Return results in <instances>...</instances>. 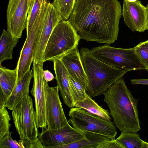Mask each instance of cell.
Returning <instances> with one entry per match:
<instances>
[{
  "label": "cell",
  "mask_w": 148,
  "mask_h": 148,
  "mask_svg": "<svg viewBox=\"0 0 148 148\" xmlns=\"http://www.w3.org/2000/svg\"><path fill=\"white\" fill-rule=\"evenodd\" d=\"M122 10L118 0H76L69 20L81 39L110 45L117 40Z\"/></svg>",
  "instance_id": "obj_1"
},
{
  "label": "cell",
  "mask_w": 148,
  "mask_h": 148,
  "mask_svg": "<svg viewBox=\"0 0 148 148\" xmlns=\"http://www.w3.org/2000/svg\"><path fill=\"white\" fill-rule=\"evenodd\" d=\"M103 95L114 123L121 132L140 130L138 100L133 96L123 77L110 86Z\"/></svg>",
  "instance_id": "obj_2"
},
{
  "label": "cell",
  "mask_w": 148,
  "mask_h": 148,
  "mask_svg": "<svg viewBox=\"0 0 148 148\" xmlns=\"http://www.w3.org/2000/svg\"><path fill=\"white\" fill-rule=\"evenodd\" d=\"M80 54L88 81L86 94L91 97L103 95L110 86L127 72L110 66L97 59L87 48H81Z\"/></svg>",
  "instance_id": "obj_3"
},
{
  "label": "cell",
  "mask_w": 148,
  "mask_h": 148,
  "mask_svg": "<svg viewBox=\"0 0 148 148\" xmlns=\"http://www.w3.org/2000/svg\"><path fill=\"white\" fill-rule=\"evenodd\" d=\"M12 110V116L25 148H44L38 138L36 115L31 97L27 95Z\"/></svg>",
  "instance_id": "obj_4"
},
{
  "label": "cell",
  "mask_w": 148,
  "mask_h": 148,
  "mask_svg": "<svg viewBox=\"0 0 148 148\" xmlns=\"http://www.w3.org/2000/svg\"><path fill=\"white\" fill-rule=\"evenodd\" d=\"M80 39L69 20L61 21L55 27L48 41L44 52L45 62L59 60L78 47Z\"/></svg>",
  "instance_id": "obj_5"
},
{
  "label": "cell",
  "mask_w": 148,
  "mask_h": 148,
  "mask_svg": "<svg viewBox=\"0 0 148 148\" xmlns=\"http://www.w3.org/2000/svg\"><path fill=\"white\" fill-rule=\"evenodd\" d=\"M95 58L112 67L126 70H146L136 54L134 47L117 48L105 44L90 50Z\"/></svg>",
  "instance_id": "obj_6"
},
{
  "label": "cell",
  "mask_w": 148,
  "mask_h": 148,
  "mask_svg": "<svg viewBox=\"0 0 148 148\" xmlns=\"http://www.w3.org/2000/svg\"><path fill=\"white\" fill-rule=\"evenodd\" d=\"M68 123L74 128L84 132H89L115 139L117 129L114 122L105 120L85 110L74 107L69 112Z\"/></svg>",
  "instance_id": "obj_7"
},
{
  "label": "cell",
  "mask_w": 148,
  "mask_h": 148,
  "mask_svg": "<svg viewBox=\"0 0 148 148\" xmlns=\"http://www.w3.org/2000/svg\"><path fill=\"white\" fill-rule=\"evenodd\" d=\"M48 3L47 0H43L39 14L27 35L16 67L18 70L17 80L30 70L31 65L33 62L36 41L45 19Z\"/></svg>",
  "instance_id": "obj_8"
},
{
  "label": "cell",
  "mask_w": 148,
  "mask_h": 148,
  "mask_svg": "<svg viewBox=\"0 0 148 148\" xmlns=\"http://www.w3.org/2000/svg\"><path fill=\"white\" fill-rule=\"evenodd\" d=\"M43 62L33 64V84L30 91L35 100V112L38 127H47L46 120V103L49 87L43 75Z\"/></svg>",
  "instance_id": "obj_9"
},
{
  "label": "cell",
  "mask_w": 148,
  "mask_h": 148,
  "mask_svg": "<svg viewBox=\"0 0 148 148\" xmlns=\"http://www.w3.org/2000/svg\"><path fill=\"white\" fill-rule=\"evenodd\" d=\"M85 137L83 132L71 127L69 123L56 129L42 128L38 138L44 148H55L58 146L71 143Z\"/></svg>",
  "instance_id": "obj_10"
},
{
  "label": "cell",
  "mask_w": 148,
  "mask_h": 148,
  "mask_svg": "<svg viewBox=\"0 0 148 148\" xmlns=\"http://www.w3.org/2000/svg\"><path fill=\"white\" fill-rule=\"evenodd\" d=\"M62 20L52 3L48 2L45 19L36 42L33 64L45 62L44 52L48 41L55 27Z\"/></svg>",
  "instance_id": "obj_11"
},
{
  "label": "cell",
  "mask_w": 148,
  "mask_h": 148,
  "mask_svg": "<svg viewBox=\"0 0 148 148\" xmlns=\"http://www.w3.org/2000/svg\"><path fill=\"white\" fill-rule=\"evenodd\" d=\"M32 0H9L7 12V31L21 38L26 28L27 18Z\"/></svg>",
  "instance_id": "obj_12"
},
{
  "label": "cell",
  "mask_w": 148,
  "mask_h": 148,
  "mask_svg": "<svg viewBox=\"0 0 148 148\" xmlns=\"http://www.w3.org/2000/svg\"><path fill=\"white\" fill-rule=\"evenodd\" d=\"M57 86L49 87L46 103V120L47 129L61 128L69 123L65 115Z\"/></svg>",
  "instance_id": "obj_13"
},
{
  "label": "cell",
  "mask_w": 148,
  "mask_h": 148,
  "mask_svg": "<svg viewBox=\"0 0 148 148\" xmlns=\"http://www.w3.org/2000/svg\"><path fill=\"white\" fill-rule=\"evenodd\" d=\"M122 14L125 24L132 31L140 32L148 29L147 8L140 1L124 0Z\"/></svg>",
  "instance_id": "obj_14"
},
{
  "label": "cell",
  "mask_w": 148,
  "mask_h": 148,
  "mask_svg": "<svg viewBox=\"0 0 148 148\" xmlns=\"http://www.w3.org/2000/svg\"><path fill=\"white\" fill-rule=\"evenodd\" d=\"M78 47L69 51L59 59L69 75L83 87L87 93L88 79L81 61Z\"/></svg>",
  "instance_id": "obj_15"
},
{
  "label": "cell",
  "mask_w": 148,
  "mask_h": 148,
  "mask_svg": "<svg viewBox=\"0 0 148 148\" xmlns=\"http://www.w3.org/2000/svg\"><path fill=\"white\" fill-rule=\"evenodd\" d=\"M53 62L57 86L60 91L64 103L70 108L75 107L68 71L60 60H55Z\"/></svg>",
  "instance_id": "obj_16"
},
{
  "label": "cell",
  "mask_w": 148,
  "mask_h": 148,
  "mask_svg": "<svg viewBox=\"0 0 148 148\" xmlns=\"http://www.w3.org/2000/svg\"><path fill=\"white\" fill-rule=\"evenodd\" d=\"M33 77V69L26 73L17 82L4 107L12 110L23 99L29 95L31 80Z\"/></svg>",
  "instance_id": "obj_17"
},
{
  "label": "cell",
  "mask_w": 148,
  "mask_h": 148,
  "mask_svg": "<svg viewBox=\"0 0 148 148\" xmlns=\"http://www.w3.org/2000/svg\"><path fill=\"white\" fill-rule=\"evenodd\" d=\"M17 78L16 67L11 70L0 65V108L4 107L16 84Z\"/></svg>",
  "instance_id": "obj_18"
},
{
  "label": "cell",
  "mask_w": 148,
  "mask_h": 148,
  "mask_svg": "<svg viewBox=\"0 0 148 148\" xmlns=\"http://www.w3.org/2000/svg\"><path fill=\"white\" fill-rule=\"evenodd\" d=\"M85 137L71 143L56 146L55 148H97L102 143L110 138L99 134L89 132H83Z\"/></svg>",
  "instance_id": "obj_19"
},
{
  "label": "cell",
  "mask_w": 148,
  "mask_h": 148,
  "mask_svg": "<svg viewBox=\"0 0 148 148\" xmlns=\"http://www.w3.org/2000/svg\"><path fill=\"white\" fill-rule=\"evenodd\" d=\"M19 39L13 36L8 31L3 30L0 39V65L5 60L12 59L13 49Z\"/></svg>",
  "instance_id": "obj_20"
},
{
  "label": "cell",
  "mask_w": 148,
  "mask_h": 148,
  "mask_svg": "<svg viewBox=\"0 0 148 148\" xmlns=\"http://www.w3.org/2000/svg\"><path fill=\"white\" fill-rule=\"evenodd\" d=\"M75 107L82 109L105 120L111 121V117L108 111L99 106L87 94L84 99L76 102Z\"/></svg>",
  "instance_id": "obj_21"
},
{
  "label": "cell",
  "mask_w": 148,
  "mask_h": 148,
  "mask_svg": "<svg viewBox=\"0 0 148 148\" xmlns=\"http://www.w3.org/2000/svg\"><path fill=\"white\" fill-rule=\"evenodd\" d=\"M116 139L124 148H148V143L140 139L137 132H121Z\"/></svg>",
  "instance_id": "obj_22"
},
{
  "label": "cell",
  "mask_w": 148,
  "mask_h": 148,
  "mask_svg": "<svg viewBox=\"0 0 148 148\" xmlns=\"http://www.w3.org/2000/svg\"><path fill=\"white\" fill-rule=\"evenodd\" d=\"M76 0H54L52 4L63 20L68 19L72 12Z\"/></svg>",
  "instance_id": "obj_23"
},
{
  "label": "cell",
  "mask_w": 148,
  "mask_h": 148,
  "mask_svg": "<svg viewBox=\"0 0 148 148\" xmlns=\"http://www.w3.org/2000/svg\"><path fill=\"white\" fill-rule=\"evenodd\" d=\"M43 0H32L27 18V35L28 34L40 12Z\"/></svg>",
  "instance_id": "obj_24"
},
{
  "label": "cell",
  "mask_w": 148,
  "mask_h": 148,
  "mask_svg": "<svg viewBox=\"0 0 148 148\" xmlns=\"http://www.w3.org/2000/svg\"><path fill=\"white\" fill-rule=\"evenodd\" d=\"M69 78L71 95L75 106L76 102L84 99L87 94L81 84L69 75Z\"/></svg>",
  "instance_id": "obj_25"
},
{
  "label": "cell",
  "mask_w": 148,
  "mask_h": 148,
  "mask_svg": "<svg viewBox=\"0 0 148 148\" xmlns=\"http://www.w3.org/2000/svg\"><path fill=\"white\" fill-rule=\"evenodd\" d=\"M10 117L5 107L0 108V140L10 132Z\"/></svg>",
  "instance_id": "obj_26"
},
{
  "label": "cell",
  "mask_w": 148,
  "mask_h": 148,
  "mask_svg": "<svg viewBox=\"0 0 148 148\" xmlns=\"http://www.w3.org/2000/svg\"><path fill=\"white\" fill-rule=\"evenodd\" d=\"M134 47L136 54L148 71V40L140 42Z\"/></svg>",
  "instance_id": "obj_27"
},
{
  "label": "cell",
  "mask_w": 148,
  "mask_h": 148,
  "mask_svg": "<svg viewBox=\"0 0 148 148\" xmlns=\"http://www.w3.org/2000/svg\"><path fill=\"white\" fill-rule=\"evenodd\" d=\"M10 132L0 140V148H25L23 141L21 139L17 141L12 137Z\"/></svg>",
  "instance_id": "obj_28"
},
{
  "label": "cell",
  "mask_w": 148,
  "mask_h": 148,
  "mask_svg": "<svg viewBox=\"0 0 148 148\" xmlns=\"http://www.w3.org/2000/svg\"><path fill=\"white\" fill-rule=\"evenodd\" d=\"M97 148H124L116 139L110 140L101 144Z\"/></svg>",
  "instance_id": "obj_29"
},
{
  "label": "cell",
  "mask_w": 148,
  "mask_h": 148,
  "mask_svg": "<svg viewBox=\"0 0 148 148\" xmlns=\"http://www.w3.org/2000/svg\"><path fill=\"white\" fill-rule=\"evenodd\" d=\"M43 75L45 79L48 82L52 81L55 78L53 74L48 70H43Z\"/></svg>",
  "instance_id": "obj_30"
},
{
  "label": "cell",
  "mask_w": 148,
  "mask_h": 148,
  "mask_svg": "<svg viewBox=\"0 0 148 148\" xmlns=\"http://www.w3.org/2000/svg\"><path fill=\"white\" fill-rule=\"evenodd\" d=\"M130 82L133 85H148V79H132L131 80Z\"/></svg>",
  "instance_id": "obj_31"
},
{
  "label": "cell",
  "mask_w": 148,
  "mask_h": 148,
  "mask_svg": "<svg viewBox=\"0 0 148 148\" xmlns=\"http://www.w3.org/2000/svg\"><path fill=\"white\" fill-rule=\"evenodd\" d=\"M128 1L130 2H135L137 0H127Z\"/></svg>",
  "instance_id": "obj_32"
},
{
  "label": "cell",
  "mask_w": 148,
  "mask_h": 148,
  "mask_svg": "<svg viewBox=\"0 0 148 148\" xmlns=\"http://www.w3.org/2000/svg\"><path fill=\"white\" fill-rule=\"evenodd\" d=\"M147 8V17H148V4L147 6H146Z\"/></svg>",
  "instance_id": "obj_33"
}]
</instances>
